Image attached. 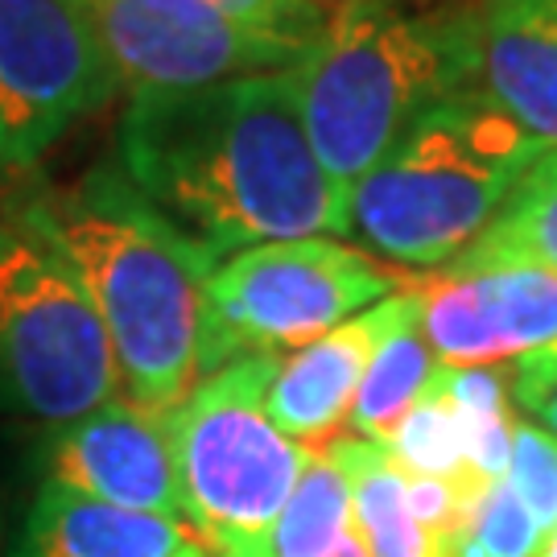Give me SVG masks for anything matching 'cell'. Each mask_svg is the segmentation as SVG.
<instances>
[{
  "label": "cell",
  "mask_w": 557,
  "mask_h": 557,
  "mask_svg": "<svg viewBox=\"0 0 557 557\" xmlns=\"http://www.w3.org/2000/svg\"><path fill=\"white\" fill-rule=\"evenodd\" d=\"M512 397L524 409V418H533L557 438V380H545V384H512Z\"/></svg>",
  "instance_id": "cell-21"
},
{
  "label": "cell",
  "mask_w": 557,
  "mask_h": 557,
  "mask_svg": "<svg viewBox=\"0 0 557 557\" xmlns=\"http://www.w3.org/2000/svg\"><path fill=\"white\" fill-rule=\"evenodd\" d=\"M273 363L277 356L236 359L170 413L186 524L215 557H269L273 529L314 458L264 409Z\"/></svg>",
  "instance_id": "cell-6"
},
{
  "label": "cell",
  "mask_w": 557,
  "mask_h": 557,
  "mask_svg": "<svg viewBox=\"0 0 557 557\" xmlns=\"http://www.w3.org/2000/svg\"><path fill=\"white\" fill-rule=\"evenodd\" d=\"M0 557H4V520H0Z\"/></svg>",
  "instance_id": "cell-24"
},
{
  "label": "cell",
  "mask_w": 557,
  "mask_h": 557,
  "mask_svg": "<svg viewBox=\"0 0 557 557\" xmlns=\"http://www.w3.org/2000/svg\"><path fill=\"white\" fill-rule=\"evenodd\" d=\"M545 158L479 87L425 108L347 199L343 236L405 273H442Z\"/></svg>",
  "instance_id": "cell-4"
},
{
  "label": "cell",
  "mask_w": 557,
  "mask_h": 557,
  "mask_svg": "<svg viewBox=\"0 0 557 557\" xmlns=\"http://www.w3.org/2000/svg\"><path fill=\"white\" fill-rule=\"evenodd\" d=\"M421 281L335 326L331 335L314 338L310 347L277 356L264 409L285 438H294L306 450H326L347 434L343 425L351 418V405L376 347L421 310Z\"/></svg>",
  "instance_id": "cell-12"
},
{
  "label": "cell",
  "mask_w": 557,
  "mask_h": 557,
  "mask_svg": "<svg viewBox=\"0 0 557 557\" xmlns=\"http://www.w3.org/2000/svg\"><path fill=\"white\" fill-rule=\"evenodd\" d=\"M124 397L112 343L41 195L0 211V400L50 430Z\"/></svg>",
  "instance_id": "cell-5"
},
{
  "label": "cell",
  "mask_w": 557,
  "mask_h": 557,
  "mask_svg": "<svg viewBox=\"0 0 557 557\" xmlns=\"http://www.w3.org/2000/svg\"><path fill=\"white\" fill-rule=\"evenodd\" d=\"M356 533L351 487L331 450H314L273 529L269 557H335Z\"/></svg>",
  "instance_id": "cell-18"
},
{
  "label": "cell",
  "mask_w": 557,
  "mask_h": 557,
  "mask_svg": "<svg viewBox=\"0 0 557 557\" xmlns=\"http://www.w3.org/2000/svg\"><path fill=\"white\" fill-rule=\"evenodd\" d=\"M479 269H545L557 277V153H545L520 178L496 223L442 273Z\"/></svg>",
  "instance_id": "cell-16"
},
{
  "label": "cell",
  "mask_w": 557,
  "mask_h": 557,
  "mask_svg": "<svg viewBox=\"0 0 557 557\" xmlns=\"http://www.w3.org/2000/svg\"><path fill=\"white\" fill-rule=\"evenodd\" d=\"M475 87L557 153V0H479Z\"/></svg>",
  "instance_id": "cell-13"
},
{
  "label": "cell",
  "mask_w": 557,
  "mask_h": 557,
  "mask_svg": "<svg viewBox=\"0 0 557 557\" xmlns=\"http://www.w3.org/2000/svg\"><path fill=\"white\" fill-rule=\"evenodd\" d=\"M96 29L128 91H186L211 83L294 71L314 50L269 25L227 17L190 0H87Z\"/></svg>",
  "instance_id": "cell-9"
},
{
  "label": "cell",
  "mask_w": 557,
  "mask_h": 557,
  "mask_svg": "<svg viewBox=\"0 0 557 557\" xmlns=\"http://www.w3.org/2000/svg\"><path fill=\"white\" fill-rule=\"evenodd\" d=\"M545 380H557V343H549L537 356H524L512 368V384H545Z\"/></svg>",
  "instance_id": "cell-22"
},
{
  "label": "cell",
  "mask_w": 557,
  "mask_h": 557,
  "mask_svg": "<svg viewBox=\"0 0 557 557\" xmlns=\"http://www.w3.org/2000/svg\"><path fill=\"white\" fill-rule=\"evenodd\" d=\"M116 165L215 260L257 244L343 236V207L306 137L294 71L128 91Z\"/></svg>",
  "instance_id": "cell-1"
},
{
  "label": "cell",
  "mask_w": 557,
  "mask_h": 557,
  "mask_svg": "<svg viewBox=\"0 0 557 557\" xmlns=\"http://www.w3.org/2000/svg\"><path fill=\"white\" fill-rule=\"evenodd\" d=\"M475 79L479 0H335L322 38L294 66V87L343 215L393 140Z\"/></svg>",
  "instance_id": "cell-3"
},
{
  "label": "cell",
  "mask_w": 557,
  "mask_h": 557,
  "mask_svg": "<svg viewBox=\"0 0 557 557\" xmlns=\"http://www.w3.org/2000/svg\"><path fill=\"white\" fill-rule=\"evenodd\" d=\"M207 541L174 517L133 512L41 483L4 557H199ZM215 557V554H211Z\"/></svg>",
  "instance_id": "cell-14"
},
{
  "label": "cell",
  "mask_w": 557,
  "mask_h": 557,
  "mask_svg": "<svg viewBox=\"0 0 557 557\" xmlns=\"http://www.w3.org/2000/svg\"><path fill=\"white\" fill-rule=\"evenodd\" d=\"M199 557H211V554H199Z\"/></svg>",
  "instance_id": "cell-25"
},
{
  "label": "cell",
  "mask_w": 557,
  "mask_h": 557,
  "mask_svg": "<svg viewBox=\"0 0 557 557\" xmlns=\"http://www.w3.org/2000/svg\"><path fill=\"white\" fill-rule=\"evenodd\" d=\"M508 483L517 487L524 508L537 517L541 529H557V438L533 418L512 421V455Z\"/></svg>",
  "instance_id": "cell-19"
},
{
  "label": "cell",
  "mask_w": 557,
  "mask_h": 557,
  "mask_svg": "<svg viewBox=\"0 0 557 557\" xmlns=\"http://www.w3.org/2000/svg\"><path fill=\"white\" fill-rule=\"evenodd\" d=\"M418 319L421 310L409 322H400L376 347L356 393V405H351L347 434L388 446L405 425V418L418 409V400L430 393V380L438 376V359L430 351V343L421 338Z\"/></svg>",
  "instance_id": "cell-17"
},
{
  "label": "cell",
  "mask_w": 557,
  "mask_h": 557,
  "mask_svg": "<svg viewBox=\"0 0 557 557\" xmlns=\"http://www.w3.org/2000/svg\"><path fill=\"white\" fill-rule=\"evenodd\" d=\"M46 483L75 496L186 520L170 418L149 413L128 397L50 430L41 446Z\"/></svg>",
  "instance_id": "cell-11"
},
{
  "label": "cell",
  "mask_w": 557,
  "mask_h": 557,
  "mask_svg": "<svg viewBox=\"0 0 557 557\" xmlns=\"http://www.w3.org/2000/svg\"><path fill=\"white\" fill-rule=\"evenodd\" d=\"M326 450L351 487V512L368 557H450V549L421 524L405 471L376 442L343 434Z\"/></svg>",
  "instance_id": "cell-15"
},
{
  "label": "cell",
  "mask_w": 557,
  "mask_h": 557,
  "mask_svg": "<svg viewBox=\"0 0 557 557\" xmlns=\"http://www.w3.org/2000/svg\"><path fill=\"white\" fill-rule=\"evenodd\" d=\"M418 281V273L331 236L244 248L220 260L207 281L199 380L236 359L310 347Z\"/></svg>",
  "instance_id": "cell-7"
},
{
  "label": "cell",
  "mask_w": 557,
  "mask_h": 557,
  "mask_svg": "<svg viewBox=\"0 0 557 557\" xmlns=\"http://www.w3.org/2000/svg\"><path fill=\"white\" fill-rule=\"evenodd\" d=\"M541 557H557V529L549 533V545H545V554H541Z\"/></svg>",
  "instance_id": "cell-23"
},
{
  "label": "cell",
  "mask_w": 557,
  "mask_h": 557,
  "mask_svg": "<svg viewBox=\"0 0 557 557\" xmlns=\"http://www.w3.org/2000/svg\"><path fill=\"white\" fill-rule=\"evenodd\" d=\"M87 0H0V170H29L116 96Z\"/></svg>",
  "instance_id": "cell-8"
},
{
  "label": "cell",
  "mask_w": 557,
  "mask_h": 557,
  "mask_svg": "<svg viewBox=\"0 0 557 557\" xmlns=\"http://www.w3.org/2000/svg\"><path fill=\"white\" fill-rule=\"evenodd\" d=\"M190 4H207V9H220L227 17L252 21V25H269L281 34H294V38L319 41L335 0H190Z\"/></svg>",
  "instance_id": "cell-20"
},
{
  "label": "cell",
  "mask_w": 557,
  "mask_h": 557,
  "mask_svg": "<svg viewBox=\"0 0 557 557\" xmlns=\"http://www.w3.org/2000/svg\"><path fill=\"white\" fill-rule=\"evenodd\" d=\"M38 195L96 301L124 397L170 418L199 384L202 301L220 260L165 220L116 161Z\"/></svg>",
  "instance_id": "cell-2"
},
{
  "label": "cell",
  "mask_w": 557,
  "mask_h": 557,
  "mask_svg": "<svg viewBox=\"0 0 557 557\" xmlns=\"http://www.w3.org/2000/svg\"><path fill=\"white\" fill-rule=\"evenodd\" d=\"M421 338L442 368H504L557 343V277L545 269L430 273Z\"/></svg>",
  "instance_id": "cell-10"
}]
</instances>
